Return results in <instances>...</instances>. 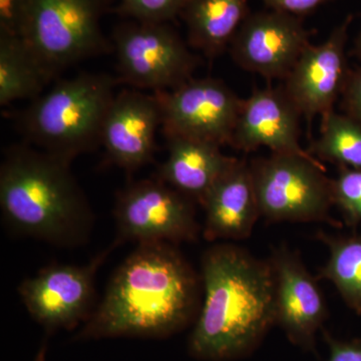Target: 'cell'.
<instances>
[{"instance_id": "6da1fadb", "label": "cell", "mask_w": 361, "mask_h": 361, "mask_svg": "<svg viewBox=\"0 0 361 361\" xmlns=\"http://www.w3.org/2000/svg\"><path fill=\"white\" fill-rule=\"evenodd\" d=\"M200 278L174 244H140L116 269L77 339L160 338L198 316Z\"/></svg>"}, {"instance_id": "7a4b0ae2", "label": "cell", "mask_w": 361, "mask_h": 361, "mask_svg": "<svg viewBox=\"0 0 361 361\" xmlns=\"http://www.w3.org/2000/svg\"><path fill=\"white\" fill-rule=\"evenodd\" d=\"M202 281L205 295L190 336V355L207 361L250 355L276 324L270 261L218 244L202 258Z\"/></svg>"}, {"instance_id": "3957f363", "label": "cell", "mask_w": 361, "mask_h": 361, "mask_svg": "<svg viewBox=\"0 0 361 361\" xmlns=\"http://www.w3.org/2000/svg\"><path fill=\"white\" fill-rule=\"evenodd\" d=\"M0 209L11 231L56 246L82 245L94 225L71 164L27 145L11 147L4 154Z\"/></svg>"}, {"instance_id": "277c9868", "label": "cell", "mask_w": 361, "mask_h": 361, "mask_svg": "<svg viewBox=\"0 0 361 361\" xmlns=\"http://www.w3.org/2000/svg\"><path fill=\"white\" fill-rule=\"evenodd\" d=\"M118 82L106 73H80L59 80L23 111L18 118L21 133L42 151L71 164L101 145Z\"/></svg>"}, {"instance_id": "5b68a950", "label": "cell", "mask_w": 361, "mask_h": 361, "mask_svg": "<svg viewBox=\"0 0 361 361\" xmlns=\"http://www.w3.org/2000/svg\"><path fill=\"white\" fill-rule=\"evenodd\" d=\"M114 0H28L18 37L52 78L113 45L101 20Z\"/></svg>"}, {"instance_id": "8992f818", "label": "cell", "mask_w": 361, "mask_h": 361, "mask_svg": "<svg viewBox=\"0 0 361 361\" xmlns=\"http://www.w3.org/2000/svg\"><path fill=\"white\" fill-rule=\"evenodd\" d=\"M261 217L267 222H325L334 206L324 164L289 154L271 153L249 161Z\"/></svg>"}, {"instance_id": "52a82bcc", "label": "cell", "mask_w": 361, "mask_h": 361, "mask_svg": "<svg viewBox=\"0 0 361 361\" xmlns=\"http://www.w3.org/2000/svg\"><path fill=\"white\" fill-rule=\"evenodd\" d=\"M118 82L153 92L174 90L193 78L198 59L168 23L130 20L113 32Z\"/></svg>"}, {"instance_id": "ba28073f", "label": "cell", "mask_w": 361, "mask_h": 361, "mask_svg": "<svg viewBox=\"0 0 361 361\" xmlns=\"http://www.w3.org/2000/svg\"><path fill=\"white\" fill-rule=\"evenodd\" d=\"M114 216L118 245L195 242L201 232L194 201L160 179L137 180L121 190Z\"/></svg>"}, {"instance_id": "9c48e42d", "label": "cell", "mask_w": 361, "mask_h": 361, "mask_svg": "<svg viewBox=\"0 0 361 361\" xmlns=\"http://www.w3.org/2000/svg\"><path fill=\"white\" fill-rule=\"evenodd\" d=\"M154 94L164 135L230 145L243 99L222 80L192 78L174 90Z\"/></svg>"}, {"instance_id": "30bf717a", "label": "cell", "mask_w": 361, "mask_h": 361, "mask_svg": "<svg viewBox=\"0 0 361 361\" xmlns=\"http://www.w3.org/2000/svg\"><path fill=\"white\" fill-rule=\"evenodd\" d=\"M118 244L114 242L87 264H54L27 278L18 291L35 322L49 330L71 329L90 317L97 269Z\"/></svg>"}, {"instance_id": "8fae6325", "label": "cell", "mask_w": 361, "mask_h": 361, "mask_svg": "<svg viewBox=\"0 0 361 361\" xmlns=\"http://www.w3.org/2000/svg\"><path fill=\"white\" fill-rule=\"evenodd\" d=\"M310 37L301 18L274 11L249 14L230 52L244 71L267 80H284L310 44Z\"/></svg>"}, {"instance_id": "7c38bea8", "label": "cell", "mask_w": 361, "mask_h": 361, "mask_svg": "<svg viewBox=\"0 0 361 361\" xmlns=\"http://www.w3.org/2000/svg\"><path fill=\"white\" fill-rule=\"evenodd\" d=\"M353 20L348 16L322 44L308 45L283 80L287 96L308 122L334 111L341 97L350 71L345 49Z\"/></svg>"}, {"instance_id": "4fadbf2b", "label": "cell", "mask_w": 361, "mask_h": 361, "mask_svg": "<svg viewBox=\"0 0 361 361\" xmlns=\"http://www.w3.org/2000/svg\"><path fill=\"white\" fill-rule=\"evenodd\" d=\"M161 111L156 94L126 89L115 94L103 126L101 145L108 160L134 173L153 161Z\"/></svg>"}, {"instance_id": "5bb4252c", "label": "cell", "mask_w": 361, "mask_h": 361, "mask_svg": "<svg viewBox=\"0 0 361 361\" xmlns=\"http://www.w3.org/2000/svg\"><path fill=\"white\" fill-rule=\"evenodd\" d=\"M301 118L282 85L254 90L243 99L229 146L244 153L265 147L271 153L300 156L323 164L301 147Z\"/></svg>"}, {"instance_id": "9a60e30c", "label": "cell", "mask_w": 361, "mask_h": 361, "mask_svg": "<svg viewBox=\"0 0 361 361\" xmlns=\"http://www.w3.org/2000/svg\"><path fill=\"white\" fill-rule=\"evenodd\" d=\"M269 261L275 276L276 324L294 345L312 350L327 315L322 292L299 256L287 247L275 249Z\"/></svg>"}, {"instance_id": "2e32d148", "label": "cell", "mask_w": 361, "mask_h": 361, "mask_svg": "<svg viewBox=\"0 0 361 361\" xmlns=\"http://www.w3.org/2000/svg\"><path fill=\"white\" fill-rule=\"evenodd\" d=\"M201 206L205 211L204 238H249L261 217L250 164L238 160L226 171L207 193Z\"/></svg>"}, {"instance_id": "e0dca14e", "label": "cell", "mask_w": 361, "mask_h": 361, "mask_svg": "<svg viewBox=\"0 0 361 361\" xmlns=\"http://www.w3.org/2000/svg\"><path fill=\"white\" fill-rule=\"evenodd\" d=\"M169 155L159 169L158 179L193 201L202 202L216 180L238 158L226 156L214 142L180 135H165Z\"/></svg>"}, {"instance_id": "ac0fdd59", "label": "cell", "mask_w": 361, "mask_h": 361, "mask_svg": "<svg viewBox=\"0 0 361 361\" xmlns=\"http://www.w3.org/2000/svg\"><path fill=\"white\" fill-rule=\"evenodd\" d=\"M249 0H188L182 16L187 25L188 44L209 59L230 47L249 16Z\"/></svg>"}, {"instance_id": "d6986e66", "label": "cell", "mask_w": 361, "mask_h": 361, "mask_svg": "<svg viewBox=\"0 0 361 361\" xmlns=\"http://www.w3.org/2000/svg\"><path fill=\"white\" fill-rule=\"evenodd\" d=\"M52 80L20 37L0 32V106L33 101Z\"/></svg>"}, {"instance_id": "ffe728a7", "label": "cell", "mask_w": 361, "mask_h": 361, "mask_svg": "<svg viewBox=\"0 0 361 361\" xmlns=\"http://www.w3.org/2000/svg\"><path fill=\"white\" fill-rule=\"evenodd\" d=\"M329 248V259L320 278L329 280L348 304L361 314V232L348 237L319 234Z\"/></svg>"}, {"instance_id": "44dd1931", "label": "cell", "mask_w": 361, "mask_h": 361, "mask_svg": "<svg viewBox=\"0 0 361 361\" xmlns=\"http://www.w3.org/2000/svg\"><path fill=\"white\" fill-rule=\"evenodd\" d=\"M308 152L322 163L361 169V126L346 114L332 111L322 116L320 135Z\"/></svg>"}, {"instance_id": "7402d4cb", "label": "cell", "mask_w": 361, "mask_h": 361, "mask_svg": "<svg viewBox=\"0 0 361 361\" xmlns=\"http://www.w3.org/2000/svg\"><path fill=\"white\" fill-rule=\"evenodd\" d=\"M334 206L341 210L348 226L361 223V169L338 168V175L331 179Z\"/></svg>"}, {"instance_id": "603a6c76", "label": "cell", "mask_w": 361, "mask_h": 361, "mask_svg": "<svg viewBox=\"0 0 361 361\" xmlns=\"http://www.w3.org/2000/svg\"><path fill=\"white\" fill-rule=\"evenodd\" d=\"M188 0H120L115 13L142 23H168L180 16Z\"/></svg>"}, {"instance_id": "cb8c5ba5", "label": "cell", "mask_w": 361, "mask_h": 361, "mask_svg": "<svg viewBox=\"0 0 361 361\" xmlns=\"http://www.w3.org/2000/svg\"><path fill=\"white\" fill-rule=\"evenodd\" d=\"M341 99L344 114L361 126V66L349 71Z\"/></svg>"}, {"instance_id": "d4e9b609", "label": "cell", "mask_w": 361, "mask_h": 361, "mask_svg": "<svg viewBox=\"0 0 361 361\" xmlns=\"http://www.w3.org/2000/svg\"><path fill=\"white\" fill-rule=\"evenodd\" d=\"M28 0H0V32L18 35Z\"/></svg>"}, {"instance_id": "484cf974", "label": "cell", "mask_w": 361, "mask_h": 361, "mask_svg": "<svg viewBox=\"0 0 361 361\" xmlns=\"http://www.w3.org/2000/svg\"><path fill=\"white\" fill-rule=\"evenodd\" d=\"M271 11L302 18L330 0H262Z\"/></svg>"}, {"instance_id": "4316f807", "label": "cell", "mask_w": 361, "mask_h": 361, "mask_svg": "<svg viewBox=\"0 0 361 361\" xmlns=\"http://www.w3.org/2000/svg\"><path fill=\"white\" fill-rule=\"evenodd\" d=\"M327 337L329 344V356L327 361H361V343L360 342H342Z\"/></svg>"}, {"instance_id": "83f0119b", "label": "cell", "mask_w": 361, "mask_h": 361, "mask_svg": "<svg viewBox=\"0 0 361 361\" xmlns=\"http://www.w3.org/2000/svg\"><path fill=\"white\" fill-rule=\"evenodd\" d=\"M353 54L357 56L358 59H361V28L360 32L358 33L357 37H356L355 42V49H353Z\"/></svg>"}]
</instances>
